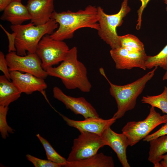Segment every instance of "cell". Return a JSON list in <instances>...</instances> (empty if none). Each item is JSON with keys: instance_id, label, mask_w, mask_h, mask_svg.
I'll return each mask as SVG.
<instances>
[{"instance_id": "6da1fadb", "label": "cell", "mask_w": 167, "mask_h": 167, "mask_svg": "<svg viewBox=\"0 0 167 167\" xmlns=\"http://www.w3.org/2000/svg\"><path fill=\"white\" fill-rule=\"evenodd\" d=\"M51 19L59 25L57 30L50 35L55 40L71 39L75 32L81 28H88L97 31L99 28L97 7L91 5L76 12L68 10L58 13L54 11Z\"/></svg>"}, {"instance_id": "7a4b0ae2", "label": "cell", "mask_w": 167, "mask_h": 167, "mask_svg": "<svg viewBox=\"0 0 167 167\" xmlns=\"http://www.w3.org/2000/svg\"><path fill=\"white\" fill-rule=\"evenodd\" d=\"M77 52L76 47L70 49L60 65L51 67L46 71L48 75L60 78L67 89L78 88L88 92L92 86L87 77L86 66L78 60Z\"/></svg>"}, {"instance_id": "3957f363", "label": "cell", "mask_w": 167, "mask_h": 167, "mask_svg": "<svg viewBox=\"0 0 167 167\" xmlns=\"http://www.w3.org/2000/svg\"><path fill=\"white\" fill-rule=\"evenodd\" d=\"M157 67L135 81L123 85L112 84L106 77L103 69H100V72L106 79L110 87V95L115 99L117 105V110L113 118L116 119L121 118L125 113L135 107L138 97L141 94L147 83L153 76Z\"/></svg>"}, {"instance_id": "277c9868", "label": "cell", "mask_w": 167, "mask_h": 167, "mask_svg": "<svg viewBox=\"0 0 167 167\" xmlns=\"http://www.w3.org/2000/svg\"><path fill=\"white\" fill-rule=\"evenodd\" d=\"M58 27V24L51 19L41 25L36 26L31 22L25 25H11V29L15 35V46L17 54L23 56L27 55V51L35 53L42 37L46 34L51 35Z\"/></svg>"}, {"instance_id": "5b68a950", "label": "cell", "mask_w": 167, "mask_h": 167, "mask_svg": "<svg viewBox=\"0 0 167 167\" xmlns=\"http://www.w3.org/2000/svg\"><path fill=\"white\" fill-rule=\"evenodd\" d=\"M97 8L99 25L97 31L99 36L111 49L120 47L119 36L116 29L122 25L123 19L131 11L128 5V0H123L119 11L115 14L108 15L105 12L101 7L98 6Z\"/></svg>"}, {"instance_id": "8992f818", "label": "cell", "mask_w": 167, "mask_h": 167, "mask_svg": "<svg viewBox=\"0 0 167 167\" xmlns=\"http://www.w3.org/2000/svg\"><path fill=\"white\" fill-rule=\"evenodd\" d=\"M167 122V114L161 115L152 107L144 120L128 122L122 130L127 137L129 146H132L144 138L156 127Z\"/></svg>"}, {"instance_id": "52a82bcc", "label": "cell", "mask_w": 167, "mask_h": 167, "mask_svg": "<svg viewBox=\"0 0 167 167\" xmlns=\"http://www.w3.org/2000/svg\"><path fill=\"white\" fill-rule=\"evenodd\" d=\"M69 49L63 41L54 39L46 34L39 42L35 53L41 60L42 68L46 71L62 62Z\"/></svg>"}, {"instance_id": "ba28073f", "label": "cell", "mask_w": 167, "mask_h": 167, "mask_svg": "<svg viewBox=\"0 0 167 167\" xmlns=\"http://www.w3.org/2000/svg\"><path fill=\"white\" fill-rule=\"evenodd\" d=\"M80 133L73 140L67 161H76L89 157L97 153L100 148L105 145L101 136L89 132Z\"/></svg>"}, {"instance_id": "9c48e42d", "label": "cell", "mask_w": 167, "mask_h": 167, "mask_svg": "<svg viewBox=\"0 0 167 167\" xmlns=\"http://www.w3.org/2000/svg\"><path fill=\"white\" fill-rule=\"evenodd\" d=\"M5 57L10 71L30 73L43 79L48 76L42 67L41 60L36 53H27L26 55L22 56L18 55L16 51H13L9 52Z\"/></svg>"}, {"instance_id": "30bf717a", "label": "cell", "mask_w": 167, "mask_h": 167, "mask_svg": "<svg viewBox=\"0 0 167 167\" xmlns=\"http://www.w3.org/2000/svg\"><path fill=\"white\" fill-rule=\"evenodd\" d=\"M53 92L54 97L63 103L66 109H70L75 114L81 115L85 119L99 118L96 109L84 98L67 95L57 86L53 88Z\"/></svg>"}, {"instance_id": "8fae6325", "label": "cell", "mask_w": 167, "mask_h": 167, "mask_svg": "<svg viewBox=\"0 0 167 167\" xmlns=\"http://www.w3.org/2000/svg\"><path fill=\"white\" fill-rule=\"evenodd\" d=\"M110 53L117 69L130 70L134 67L147 69L145 63L147 55L145 52H133L120 47L111 49Z\"/></svg>"}, {"instance_id": "7c38bea8", "label": "cell", "mask_w": 167, "mask_h": 167, "mask_svg": "<svg viewBox=\"0 0 167 167\" xmlns=\"http://www.w3.org/2000/svg\"><path fill=\"white\" fill-rule=\"evenodd\" d=\"M10 74L12 82L22 93L30 94L36 91L42 92L47 88L44 79L31 73L12 71Z\"/></svg>"}, {"instance_id": "4fadbf2b", "label": "cell", "mask_w": 167, "mask_h": 167, "mask_svg": "<svg viewBox=\"0 0 167 167\" xmlns=\"http://www.w3.org/2000/svg\"><path fill=\"white\" fill-rule=\"evenodd\" d=\"M101 136L105 145L109 146L116 153L122 166L130 167L126 155V149L129 145L126 136L123 133L115 132L110 127L107 128Z\"/></svg>"}, {"instance_id": "5bb4252c", "label": "cell", "mask_w": 167, "mask_h": 167, "mask_svg": "<svg viewBox=\"0 0 167 167\" xmlns=\"http://www.w3.org/2000/svg\"><path fill=\"white\" fill-rule=\"evenodd\" d=\"M60 115L68 126L77 129L80 132L92 133L101 136L104 131L110 127L116 120L113 117L108 119L90 117L84 120L77 121L70 119L62 114Z\"/></svg>"}, {"instance_id": "9a60e30c", "label": "cell", "mask_w": 167, "mask_h": 167, "mask_svg": "<svg viewBox=\"0 0 167 167\" xmlns=\"http://www.w3.org/2000/svg\"><path fill=\"white\" fill-rule=\"evenodd\" d=\"M54 0H28L26 6L31 16V22L36 26L45 24L54 11Z\"/></svg>"}, {"instance_id": "2e32d148", "label": "cell", "mask_w": 167, "mask_h": 167, "mask_svg": "<svg viewBox=\"0 0 167 167\" xmlns=\"http://www.w3.org/2000/svg\"><path fill=\"white\" fill-rule=\"evenodd\" d=\"M0 19L10 22L12 25H17L31 20V16L26 6L21 1L14 0L4 9Z\"/></svg>"}, {"instance_id": "e0dca14e", "label": "cell", "mask_w": 167, "mask_h": 167, "mask_svg": "<svg viewBox=\"0 0 167 167\" xmlns=\"http://www.w3.org/2000/svg\"><path fill=\"white\" fill-rule=\"evenodd\" d=\"M113 158L103 153H96L89 157L79 161H68L65 167H113Z\"/></svg>"}, {"instance_id": "ac0fdd59", "label": "cell", "mask_w": 167, "mask_h": 167, "mask_svg": "<svg viewBox=\"0 0 167 167\" xmlns=\"http://www.w3.org/2000/svg\"><path fill=\"white\" fill-rule=\"evenodd\" d=\"M22 93L4 75L0 76V105L8 106L17 100Z\"/></svg>"}, {"instance_id": "d6986e66", "label": "cell", "mask_w": 167, "mask_h": 167, "mask_svg": "<svg viewBox=\"0 0 167 167\" xmlns=\"http://www.w3.org/2000/svg\"><path fill=\"white\" fill-rule=\"evenodd\" d=\"M148 160L154 167H160L161 156L167 152V135L150 141Z\"/></svg>"}, {"instance_id": "ffe728a7", "label": "cell", "mask_w": 167, "mask_h": 167, "mask_svg": "<svg viewBox=\"0 0 167 167\" xmlns=\"http://www.w3.org/2000/svg\"><path fill=\"white\" fill-rule=\"evenodd\" d=\"M141 101L152 107L157 108L167 114V87L165 86L163 92L159 95L143 96Z\"/></svg>"}, {"instance_id": "44dd1931", "label": "cell", "mask_w": 167, "mask_h": 167, "mask_svg": "<svg viewBox=\"0 0 167 167\" xmlns=\"http://www.w3.org/2000/svg\"><path fill=\"white\" fill-rule=\"evenodd\" d=\"M145 65L146 69H150L159 66L167 70V44L157 54L147 56Z\"/></svg>"}, {"instance_id": "7402d4cb", "label": "cell", "mask_w": 167, "mask_h": 167, "mask_svg": "<svg viewBox=\"0 0 167 167\" xmlns=\"http://www.w3.org/2000/svg\"><path fill=\"white\" fill-rule=\"evenodd\" d=\"M121 47L137 52H145L143 43L136 36L131 34L119 36Z\"/></svg>"}, {"instance_id": "603a6c76", "label": "cell", "mask_w": 167, "mask_h": 167, "mask_svg": "<svg viewBox=\"0 0 167 167\" xmlns=\"http://www.w3.org/2000/svg\"><path fill=\"white\" fill-rule=\"evenodd\" d=\"M36 136L44 148L47 159L60 164L62 166L64 167L67 162V160L57 153L47 140L39 134H36Z\"/></svg>"}, {"instance_id": "cb8c5ba5", "label": "cell", "mask_w": 167, "mask_h": 167, "mask_svg": "<svg viewBox=\"0 0 167 167\" xmlns=\"http://www.w3.org/2000/svg\"><path fill=\"white\" fill-rule=\"evenodd\" d=\"M7 106L0 105V132L2 137L5 139L8 136V133L13 134L14 130L8 124L6 115L8 110Z\"/></svg>"}, {"instance_id": "d4e9b609", "label": "cell", "mask_w": 167, "mask_h": 167, "mask_svg": "<svg viewBox=\"0 0 167 167\" xmlns=\"http://www.w3.org/2000/svg\"><path fill=\"white\" fill-rule=\"evenodd\" d=\"M27 159L32 163L35 167H61L62 165L49 160L39 159L30 154H27Z\"/></svg>"}, {"instance_id": "484cf974", "label": "cell", "mask_w": 167, "mask_h": 167, "mask_svg": "<svg viewBox=\"0 0 167 167\" xmlns=\"http://www.w3.org/2000/svg\"><path fill=\"white\" fill-rule=\"evenodd\" d=\"M167 135V122L159 129L154 133L148 135L143 139L145 141L149 142L150 141L157 139L161 136Z\"/></svg>"}, {"instance_id": "4316f807", "label": "cell", "mask_w": 167, "mask_h": 167, "mask_svg": "<svg viewBox=\"0 0 167 167\" xmlns=\"http://www.w3.org/2000/svg\"><path fill=\"white\" fill-rule=\"evenodd\" d=\"M6 57L2 51L0 52V70L3 73L4 75L9 80H10V71Z\"/></svg>"}, {"instance_id": "83f0119b", "label": "cell", "mask_w": 167, "mask_h": 167, "mask_svg": "<svg viewBox=\"0 0 167 167\" xmlns=\"http://www.w3.org/2000/svg\"><path fill=\"white\" fill-rule=\"evenodd\" d=\"M0 26L1 27L7 34L8 37L9 41L8 52L16 51V49L15 46V34L14 32L12 34H10L6 30L1 24H0Z\"/></svg>"}, {"instance_id": "f1b7e54d", "label": "cell", "mask_w": 167, "mask_h": 167, "mask_svg": "<svg viewBox=\"0 0 167 167\" xmlns=\"http://www.w3.org/2000/svg\"><path fill=\"white\" fill-rule=\"evenodd\" d=\"M141 2V5L137 11L138 18L137 21V24L136 25V28L139 30L141 28L142 15L143 12L146 7L148 3L150 0H140Z\"/></svg>"}, {"instance_id": "f546056e", "label": "cell", "mask_w": 167, "mask_h": 167, "mask_svg": "<svg viewBox=\"0 0 167 167\" xmlns=\"http://www.w3.org/2000/svg\"><path fill=\"white\" fill-rule=\"evenodd\" d=\"M14 0H0V11H4L5 8Z\"/></svg>"}, {"instance_id": "4dcf8cb0", "label": "cell", "mask_w": 167, "mask_h": 167, "mask_svg": "<svg viewBox=\"0 0 167 167\" xmlns=\"http://www.w3.org/2000/svg\"><path fill=\"white\" fill-rule=\"evenodd\" d=\"M160 159V167H167V154L161 156Z\"/></svg>"}, {"instance_id": "1f68e13d", "label": "cell", "mask_w": 167, "mask_h": 167, "mask_svg": "<svg viewBox=\"0 0 167 167\" xmlns=\"http://www.w3.org/2000/svg\"><path fill=\"white\" fill-rule=\"evenodd\" d=\"M164 75L162 79L163 80H167V70Z\"/></svg>"}, {"instance_id": "d6a6232c", "label": "cell", "mask_w": 167, "mask_h": 167, "mask_svg": "<svg viewBox=\"0 0 167 167\" xmlns=\"http://www.w3.org/2000/svg\"><path fill=\"white\" fill-rule=\"evenodd\" d=\"M164 2L165 4L167 5V0H164ZM166 11H167V7L166 8Z\"/></svg>"}, {"instance_id": "836d02e7", "label": "cell", "mask_w": 167, "mask_h": 167, "mask_svg": "<svg viewBox=\"0 0 167 167\" xmlns=\"http://www.w3.org/2000/svg\"><path fill=\"white\" fill-rule=\"evenodd\" d=\"M18 0V1H21L22 0Z\"/></svg>"}]
</instances>
